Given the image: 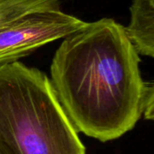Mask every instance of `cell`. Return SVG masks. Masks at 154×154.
I'll use <instances>...</instances> for the list:
<instances>
[{
    "label": "cell",
    "instance_id": "1",
    "mask_svg": "<svg viewBox=\"0 0 154 154\" xmlns=\"http://www.w3.org/2000/svg\"><path fill=\"white\" fill-rule=\"evenodd\" d=\"M125 27L111 18L67 36L51 64V84L78 133L108 142L131 131L143 115L147 84Z\"/></svg>",
    "mask_w": 154,
    "mask_h": 154
},
{
    "label": "cell",
    "instance_id": "2",
    "mask_svg": "<svg viewBox=\"0 0 154 154\" xmlns=\"http://www.w3.org/2000/svg\"><path fill=\"white\" fill-rule=\"evenodd\" d=\"M0 150L4 154H86L50 79L18 60L0 65Z\"/></svg>",
    "mask_w": 154,
    "mask_h": 154
},
{
    "label": "cell",
    "instance_id": "3",
    "mask_svg": "<svg viewBox=\"0 0 154 154\" xmlns=\"http://www.w3.org/2000/svg\"><path fill=\"white\" fill-rule=\"evenodd\" d=\"M87 23L60 9L24 15L0 29V65L16 61L45 44L66 38Z\"/></svg>",
    "mask_w": 154,
    "mask_h": 154
},
{
    "label": "cell",
    "instance_id": "4",
    "mask_svg": "<svg viewBox=\"0 0 154 154\" xmlns=\"http://www.w3.org/2000/svg\"><path fill=\"white\" fill-rule=\"evenodd\" d=\"M130 23L125 27L139 55L154 56V0H133Z\"/></svg>",
    "mask_w": 154,
    "mask_h": 154
},
{
    "label": "cell",
    "instance_id": "5",
    "mask_svg": "<svg viewBox=\"0 0 154 154\" xmlns=\"http://www.w3.org/2000/svg\"><path fill=\"white\" fill-rule=\"evenodd\" d=\"M153 104H154V88L152 83L147 84L146 92L143 99V115L148 120L153 119Z\"/></svg>",
    "mask_w": 154,
    "mask_h": 154
},
{
    "label": "cell",
    "instance_id": "6",
    "mask_svg": "<svg viewBox=\"0 0 154 154\" xmlns=\"http://www.w3.org/2000/svg\"><path fill=\"white\" fill-rule=\"evenodd\" d=\"M0 154H4L3 152H2V151H1V150H0Z\"/></svg>",
    "mask_w": 154,
    "mask_h": 154
}]
</instances>
